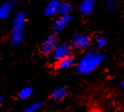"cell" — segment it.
Returning a JSON list of instances; mask_svg holds the SVG:
<instances>
[{"label":"cell","mask_w":124,"mask_h":112,"mask_svg":"<svg viewBox=\"0 0 124 112\" xmlns=\"http://www.w3.org/2000/svg\"><path fill=\"white\" fill-rule=\"evenodd\" d=\"M105 59L106 55L100 49L95 48H89L86 51L77 61L76 64V72L79 75H90L93 72H95L99 67H100Z\"/></svg>","instance_id":"6da1fadb"},{"label":"cell","mask_w":124,"mask_h":112,"mask_svg":"<svg viewBox=\"0 0 124 112\" xmlns=\"http://www.w3.org/2000/svg\"><path fill=\"white\" fill-rule=\"evenodd\" d=\"M26 24V14L20 10L17 11L12 18L10 28V43L12 47H18L24 40V29Z\"/></svg>","instance_id":"7a4b0ae2"},{"label":"cell","mask_w":124,"mask_h":112,"mask_svg":"<svg viewBox=\"0 0 124 112\" xmlns=\"http://www.w3.org/2000/svg\"><path fill=\"white\" fill-rule=\"evenodd\" d=\"M68 42L70 43L73 51L85 53L89 48H91V46L93 43V39L90 35L77 32L72 35V37Z\"/></svg>","instance_id":"3957f363"},{"label":"cell","mask_w":124,"mask_h":112,"mask_svg":"<svg viewBox=\"0 0 124 112\" xmlns=\"http://www.w3.org/2000/svg\"><path fill=\"white\" fill-rule=\"evenodd\" d=\"M73 52L74 51L69 42H59L57 47L54 48V51L51 53V55L48 56V58L54 64L61 60L69 57V56H72Z\"/></svg>","instance_id":"277c9868"},{"label":"cell","mask_w":124,"mask_h":112,"mask_svg":"<svg viewBox=\"0 0 124 112\" xmlns=\"http://www.w3.org/2000/svg\"><path fill=\"white\" fill-rule=\"evenodd\" d=\"M58 43H59L58 34L54 33V32H51V33H48L40 42L39 51L42 55H46L48 57V56L51 55V53L54 51V48L57 47Z\"/></svg>","instance_id":"5b68a950"},{"label":"cell","mask_w":124,"mask_h":112,"mask_svg":"<svg viewBox=\"0 0 124 112\" xmlns=\"http://www.w3.org/2000/svg\"><path fill=\"white\" fill-rule=\"evenodd\" d=\"M73 20V15H58L57 17L54 19L52 27H53V32L54 33H60L67 28V26H69V24Z\"/></svg>","instance_id":"8992f818"},{"label":"cell","mask_w":124,"mask_h":112,"mask_svg":"<svg viewBox=\"0 0 124 112\" xmlns=\"http://www.w3.org/2000/svg\"><path fill=\"white\" fill-rule=\"evenodd\" d=\"M16 7V0H4L0 3V21L5 20L11 16Z\"/></svg>","instance_id":"52a82bcc"},{"label":"cell","mask_w":124,"mask_h":112,"mask_svg":"<svg viewBox=\"0 0 124 112\" xmlns=\"http://www.w3.org/2000/svg\"><path fill=\"white\" fill-rule=\"evenodd\" d=\"M96 0H79L78 9L83 16H91L96 9Z\"/></svg>","instance_id":"ba28073f"},{"label":"cell","mask_w":124,"mask_h":112,"mask_svg":"<svg viewBox=\"0 0 124 112\" xmlns=\"http://www.w3.org/2000/svg\"><path fill=\"white\" fill-rule=\"evenodd\" d=\"M76 64H77L76 57L74 55H72L57 62V63H54V69L58 71H68V70H71L73 68H75Z\"/></svg>","instance_id":"9c48e42d"},{"label":"cell","mask_w":124,"mask_h":112,"mask_svg":"<svg viewBox=\"0 0 124 112\" xmlns=\"http://www.w3.org/2000/svg\"><path fill=\"white\" fill-rule=\"evenodd\" d=\"M61 0H49L43 8V14L47 17H54L59 14V10L61 7Z\"/></svg>","instance_id":"30bf717a"},{"label":"cell","mask_w":124,"mask_h":112,"mask_svg":"<svg viewBox=\"0 0 124 112\" xmlns=\"http://www.w3.org/2000/svg\"><path fill=\"white\" fill-rule=\"evenodd\" d=\"M69 94H70V91L67 87L57 86V87H54V90L52 91L49 98H51L53 101L60 102V101H63L64 99H66L68 96H69Z\"/></svg>","instance_id":"8fae6325"},{"label":"cell","mask_w":124,"mask_h":112,"mask_svg":"<svg viewBox=\"0 0 124 112\" xmlns=\"http://www.w3.org/2000/svg\"><path fill=\"white\" fill-rule=\"evenodd\" d=\"M74 9V6L71 2L69 1H62L61 7L59 10V14L58 15H63V16H67V15H72V12Z\"/></svg>","instance_id":"7c38bea8"},{"label":"cell","mask_w":124,"mask_h":112,"mask_svg":"<svg viewBox=\"0 0 124 112\" xmlns=\"http://www.w3.org/2000/svg\"><path fill=\"white\" fill-rule=\"evenodd\" d=\"M119 2L118 0H105L104 2V9L106 10L108 13H114L118 10Z\"/></svg>","instance_id":"4fadbf2b"},{"label":"cell","mask_w":124,"mask_h":112,"mask_svg":"<svg viewBox=\"0 0 124 112\" xmlns=\"http://www.w3.org/2000/svg\"><path fill=\"white\" fill-rule=\"evenodd\" d=\"M93 42L95 43L97 49L102 51V48H104L107 46V39L103 34H97V35H95L94 40H93Z\"/></svg>","instance_id":"5bb4252c"},{"label":"cell","mask_w":124,"mask_h":112,"mask_svg":"<svg viewBox=\"0 0 124 112\" xmlns=\"http://www.w3.org/2000/svg\"><path fill=\"white\" fill-rule=\"evenodd\" d=\"M33 93V89L31 87L29 86H26V87H23V88L18 92V98L21 99V100H27V99L32 95Z\"/></svg>","instance_id":"9a60e30c"},{"label":"cell","mask_w":124,"mask_h":112,"mask_svg":"<svg viewBox=\"0 0 124 112\" xmlns=\"http://www.w3.org/2000/svg\"><path fill=\"white\" fill-rule=\"evenodd\" d=\"M42 106H43V104L41 102H34L32 104L28 105V106H26L22 110V112H36V111H39Z\"/></svg>","instance_id":"2e32d148"},{"label":"cell","mask_w":124,"mask_h":112,"mask_svg":"<svg viewBox=\"0 0 124 112\" xmlns=\"http://www.w3.org/2000/svg\"><path fill=\"white\" fill-rule=\"evenodd\" d=\"M4 100H5V96L4 95H0V106L3 104Z\"/></svg>","instance_id":"e0dca14e"},{"label":"cell","mask_w":124,"mask_h":112,"mask_svg":"<svg viewBox=\"0 0 124 112\" xmlns=\"http://www.w3.org/2000/svg\"><path fill=\"white\" fill-rule=\"evenodd\" d=\"M120 88L124 90V78L121 80V82H120Z\"/></svg>","instance_id":"ac0fdd59"},{"label":"cell","mask_w":124,"mask_h":112,"mask_svg":"<svg viewBox=\"0 0 124 112\" xmlns=\"http://www.w3.org/2000/svg\"><path fill=\"white\" fill-rule=\"evenodd\" d=\"M90 112H101L100 110H98V109H93V110H91Z\"/></svg>","instance_id":"d6986e66"}]
</instances>
